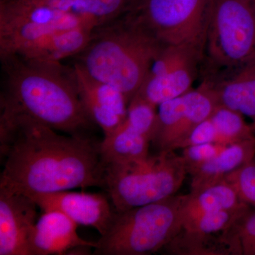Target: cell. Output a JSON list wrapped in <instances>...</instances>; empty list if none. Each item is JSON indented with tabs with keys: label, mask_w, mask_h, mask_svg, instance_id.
Here are the masks:
<instances>
[{
	"label": "cell",
	"mask_w": 255,
	"mask_h": 255,
	"mask_svg": "<svg viewBox=\"0 0 255 255\" xmlns=\"http://www.w3.org/2000/svg\"><path fill=\"white\" fill-rule=\"evenodd\" d=\"M138 0H75L72 8L86 24L94 28L130 12Z\"/></svg>",
	"instance_id": "obj_21"
},
{
	"label": "cell",
	"mask_w": 255,
	"mask_h": 255,
	"mask_svg": "<svg viewBox=\"0 0 255 255\" xmlns=\"http://www.w3.org/2000/svg\"><path fill=\"white\" fill-rule=\"evenodd\" d=\"M201 58L189 60L163 73L146 78L133 98L158 107L192 90Z\"/></svg>",
	"instance_id": "obj_17"
},
{
	"label": "cell",
	"mask_w": 255,
	"mask_h": 255,
	"mask_svg": "<svg viewBox=\"0 0 255 255\" xmlns=\"http://www.w3.org/2000/svg\"><path fill=\"white\" fill-rule=\"evenodd\" d=\"M38 207L30 196L0 189V255H29Z\"/></svg>",
	"instance_id": "obj_13"
},
{
	"label": "cell",
	"mask_w": 255,
	"mask_h": 255,
	"mask_svg": "<svg viewBox=\"0 0 255 255\" xmlns=\"http://www.w3.org/2000/svg\"><path fill=\"white\" fill-rule=\"evenodd\" d=\"M210 119L214 124L217 145L227 147L255 136L254 126L247 123L245 117L235 111L219 106Z\"/></svg>",
	"instance_id": "obj_22"
},
{
	"label": "cell",
	"mask_w": 255,
	"mask_h": 255,
	"mask_svg": "<svg viewBox=\"0 0 255 255\" xmlns=\"http://www.w3.org/2000/svg\"><path fill=\"white\" fill-rule=\"evenodd\" d=\"M218 105L248 117L255 127V54L236 68L206 75Z\"/></svg>",
	"instance_id": "obj_14"
},
{
	"label": "cell",
	"mask_w": 255,
	"mask_h": 255,
	"mask_svg": "<svg viewBox=\"0 0 255 255\" xmlns=\"http://www.w3.org/2000/svg\"><path fill=\"white\" fill-rule=\"evenodd\" d=\"M233 255H255V209L251 207L224 233Z\"/></svg>",
	"instance_id": "obj_23"
},
{
	"label": "cell",
	"mask_w": 255,
	"mask_h": 255,
	"mask_svg": "<svg viewBox=\"0 0 255 255\" xmlns=\"http://www.w3.org/2000/svg\"><path fill=\"white\" fill-rule=\"evenodd\" d=\"M255 160V136L228 145L217 155L189 172L190 191L202 190L219 184L234 171Z\"/></svg>",
	"instance_id": "obj_16"
},
{
	"label": "cell",
	"mask_w": 255,
	"mask_h": 255,
	"mask_svg": "<svg viewBox=\"0 0 255 255\" xmlns=\"http://www.w3.org/2000/svg\"><path fill=\"white\" fill-rule=\"evenodd\" d=\"M0 107V189L30 196L103 187L100 142L60 135L26 114Z\"/></svg>",
	"instance_id": "obj_1"
},
{
	"label": "cell",
	"mask_w": 255,
	"mask_h": 255,
	"mask_svg": "<svg viewBox=\"0 0 255 255\" xmlns=\"http://www.w3.org/2000/svg\"></svg>",
	"instance_id": "obj_29"
},
{
	"label": "cell",
	"mask_w": 255,
	"mask_h": 255,
	"mask_svg": "<svg viewBox=\"0 0 255 255\" xmlns=\"http://www.w3.org/2000/svg\"><path fill=\"white\" fill-rule=\"evenodd\" d=\"M94 30L91 26H80L55 32L13 55L37 61L60 63L65 58L78 55L88 44Z\"/></svg>",
	"instance_id": "obj_18"
},
{
	"label": "cell",
	"mask_w": 255,
	"mask_h": 255,
	"mask_svg": "<svg viewBox=\"0 0 255 255\" xmlns=\"http://www.w3.org/2000/svg\"><path fill=\"white\" fill-rule=\"evenodd\" d=\"M224 181L234 188L242 201L255 209V160L234 171Z\"/></svg>",
	"instance_id": "obj_25"
},
{
	"label": "cell",
	"mask_w": 255,
	"mask_h": 255,
	"mask_svg": "<svg viewBox=\"0 0 255 255\" xmlns=\"http://www.w3.org/2000/svg\"><path fill=\"white\" fill-rule=\"evenodd\" d=\"M223 233L207 234L181 229L160 252L174 255H232Z\"/></svg>",
	"instance_id": "obj_20"
},
{
	"label": "cell",
	"mask_w": 255,
	"mask_h": 255,
	"mask_svg": "<svg viewBox=\"0 0 255 255\" xmlns=\"http://www.w3.org/2000/svg\"><path fill=\"white\" fill-rule=\"evenodd\" d=\"M251 208L249 205H245L209 213L183 226L181 229L207 234H222Z\"/></svg>",
	"instance_id": "obj_24"
},
{
	"label": "cell",
	"mask_w": 255,
	"mask_h": 255,
	"mask_svg": "<svg viewBox=\"0 0 255 255\" xmlns=\"http://www.w3.org/2000/svg\"><path fill=\"white\" fill-rule=\"evenodd\" d=\"M3 91L0 106L21 112L57 131L90 137L95 125L85 110L73 69L18 55L1 58Z\"/></svg>",
	"instance_id": "obj_2"
},
{
	"label": "cell",
	"mask_w": 255,
	"mask_h": 255,
	"mask_svg": "<svg viewBox=\"0 0 255 255\" xmlns=\"http://www.w3.org/2000/svg\"><path fill=\"white\" fill-rule=\"evenodd\" d=\"M225 147L217 144L206 143L189 145L182 148L181 155L185 162L188 174L193 169L217 155Z\"/></svg>",
	"instance_id": "obj_26"
},
{
	"label": "cell",
	"mask_w": 255,
	"mask_h": 255,
	"mask_svg": "<svg viewBox=\"0 0 255 255\" xmlns=\"http://www.w3.org/2000/svg\"><path fill=\"white\" fill-rule=\"evenodd\" d=\"M162 46L129 12L95 28L78 63L96 80L122 92L129 105Z\"/></svg>",
	"instance_id": "obj_3"
},
{
	"label": "cell",
	"mask_w": 255,
	"mask_h": 255,
	"mask_svg": "<svg viewBox=\"0 0 255 255\" xmlns=\"http://www.w3.org/2000/svg\"><path fill=\"white\" fill-rule=\"evenodd\" d=\"M72 69L87 114L102 129L104 137L110 135L127 118L128 103L125 96L115 87L96 80L78 62Z\"/></svg>",
	"instance_id": "obj_12"
},
{
	"label": "cell",
	"mask_w": 255,
	"mask_h": 255,
	"mask_svg": "<svg viewBox=\"0 0 255 255\" xmlns=\"http://www.w3.org/2000/svg\"><path fill=\"white\" fill-rule=\"evenodd\" d=\"M181 196L116 213L112 226L97 242L96 255L158 253L182 228Z\"/></svg>",
	"instance_id": "obj_5"
},
{
	"label": "cell",
	"mask_w": 255,
	"mask_h": 255,
	"mask_svg": "<svg viewBox=\"0 0 255 255\" xmlns=\"http://www.w3.org/2000/svg\"><path fill=\"white\" fill-rule=\"evenodd\" d=\"M205 75L240 66L255 54V3L208 0Z\"/></svg>",
	"instance_id": "obj_6"
},
{
	"label": "cell",
	"mask_w": 255,
	"mask_h": 255,
	"mask_svg": "<svg viewBox=\"0 0 255 255\" xmlns=\"http://www.w3.org/2000/svg\"><path fill=\"white\" fill-rule=\"evenodd\" d=\"M104 168L102 188L118 212L175 195L189 174L176 151L155 152L140 160Z\"/></svg>",
	"instance_id": "obj_4"
},
{
	"label": "cell",
	"mask_w": 255,
	"mask_h": 255,
	"mask_svg": "<svg viewBox=\"0 0 255 255\" xmlns=\"http://www.w3.org/2000/svg\"><path fill=\"white\" fill-rule=\"evenodd\" d=\"M78 227L76 223L63 213L43 212L28 237L29 255H67L73 248L80 246L95 248L97 243L80 237Z\"/></svg>",
	"instance_id": "obj_15"
},
{
	"label": "cell",
	"mask_w": 255,
	"mask_h": 255,
	"mask_svg": "<svg viewBox=\"0 0 255 255\" xmlns=\"http://www.w3.org/2000/svg\"><path fill=\"white\" fill-rule=\"evenodd\" d=\"M208 0H138L131 11L162 46L204 48Z\"/></svg>",
	"instance_id": "obj_8"
},
{
	"label": "cell",
	"mask_w": 255,
	"mask_h": 255,
	"mask_svg": "<svg viewBox=\"0 0 255 255\" xmlns=\"http://www.w3.org/2000/svg\"><path fill=\"white\" fill-rule=\"evenodd\" d=\"M219 107L205 83L158 106L150 145L155 152L182 150L199 124Z\"/></svg>",
	"instance_id": "obj_9"
},
{
	"label": "cell",
	"mask_w": 255,
	"mask_h": 255,
	"mask_svg": "<svg viewBox=\"0 0 255 255\" xmlns=\"http://www.w3.org/2000/svg\"><path fill=\"white\" fill-rule=\"evenodd\" d=\"M216 132L211 119L208 118L194 129L185 142L184 147L199 144L214 143ZM183 147V148H184Z\"/></svg>",
	"instance_id": "obj_27"
},
{
	"label": "cell",
	"mask_w": 255,
	"mask_h": 255,
	"mask_svg": "<svg viewBox=\"0 0 255 255\" xmlns=\"http://www.w3.org/2000/svg\"><path fill=\"white\" fill-rule=\"evenodd\" d=\"M43 212L63 213L78 226H90L103 236L110 229L117 211L102 194L60 191L30 196Z\"/></svg>",
	"instance_id": "obj_11"
},
{
	"label": "cell",
	"mask_w": 255,
	"mask_h": 255,
	"mask_svg": "<svg viewBox=\"0 0 255 255\" xmlns=\"http://www.w3.org/2000/svg\"><path fill=\"white\" fill-rule=\"evenodd\" d=\"M250 1H253V2L255 3V0H250Z\"/></svg>",
	"instance_id": "obj_28"
},
{
	"label": "cell",
	"mask_w": 255,
	"mask_h": 255,
	"mask_svg": "<svg viewBox=\"0 0 255 255\" xmlns=\"http://www.w3.org/2000/svg\"><path fill=\"white\" fill-rule=\"evenodd\" d=\"M157 113L155 106L132 99L123 123L100 141L104 166L127 164L150 155L151 135Z\"/></svg>",
	"instance_id": "obj_10"
},
{
	"label": "cell",
	"mask_w": 255,
	"mask_h": 255,
	"mask_svg": "<svg viewBox=\"0 0 255 255\" xmlns=\"http://www.w3.org/2000/svg\"><path fill=\"white\" fill-rule=\"evenodd\" d=\"M80 26L88 25L78 15L56 9L45 0H1L0 58L55 32Z\"/></svg>",
	"instance_id": "obj_7"
},
{
	"label": "cell",
	"mask_w": 255,
	"mask_h": 255,
	"mask_svg": "<svg viewBox=\"0 0 255 255\" xmlns=\"http://www.w3.org/2000/svg\"><path fill=\"white\" fill-rule=\"evenodd\" d=\"M245 205L248 204L240 199L234 188L226 181L202 190L190 191L181 196L182 227L209 213Z\"/></svg>",
	"instance_id": "obj_19"
}]
</instances>
